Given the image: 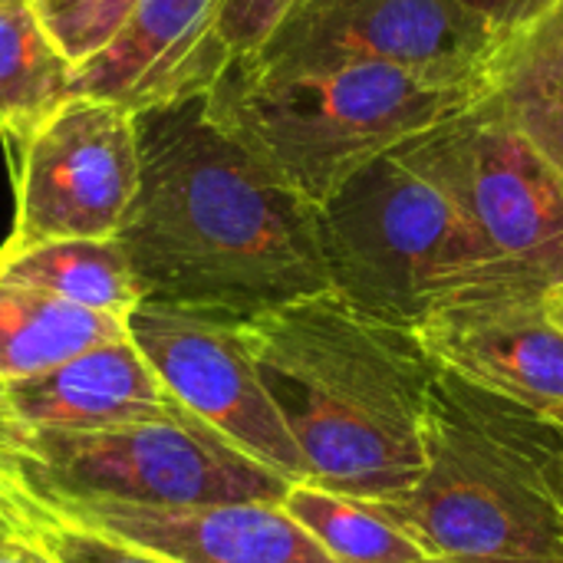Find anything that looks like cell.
Masks as SVG:
<instances>
[{
    "label": "cell",
    "instance_id": "27",
    "mask_svg": "<svg viewBox=\"0 0 563 563\" xmlns=\"http://www.w3.org/2000/svg\"><path fill=\"white\" fill-rule=\"evenodd\" d=\"M40 531L33 525H26L23 518H16L13 511L0 508V544H13V541H26L36 538Z\"/></svg>",
    "mask_w": 563,
    "mask_h": 563
},
{
    "label": "cell",
    "instance_id": "5",
    "mask_svg": "<svg viewBox=\"0 0 563 563\" xmlns=\"http://www.w3.org/2000/svg\"><path fill=\"white\" fill-rule=\"evenodd\" d=\"M317 224L330 290L383 323L419 330L452 303L534 290L396 152L363 165L317 205Z\"/></svg>",
    "mask_w": 563,
    "mask_h": 563
},
{
    "label": "cell",
    "instance_id": "30",
    "mask_svg": "<svg viewBox=\"0 0 563 563\" xmlns=\"http://www.w3.org/2000/svg\"><path fill=\"white\" fill-rule=\"evenodd\" d=\"M554 419H561L563 422V409H558V412H554Z\"/></svg>",
    "mask_w": 563,
    "mask_h": 563
},
{
    "label": "cell",
    "instance_id": "13",
    "mask_svg": "<svg viewBox=\"0 0 563 563\" xmlns=\"http://www.w3.org/2000/svg\"><path fill=\"white\" fill-rule=\"evenodd\" d=\"M43 515L162 554L172 563H336L287 511L267 501L148 511L122 505H40Z\"/></svg>",
    "mask_w": 563,
    "mask_h": 563
},
{
    "label": "cell",
    "instance_id": "1",
    "mask_svg": "<svg viewBox=\"0 0 563 563\" xmlns=\"http://www.w3.org/2000/svg\"><path fill=\"white\" fill-rule=\"evenodd\" d=\"M139 185L119 228L142 303L247 323L330 294L317 205L277 181L205 109L135 112Z\"/></svg>",
    "mask_w": 563,
    "mask_h": 563
},
{
    "label": "cell",
    "instance_id": "29",
    "mask_svg": "<svg viewBox=\"0 0 563 563\" xmlns=\"http://www.w3.org/2000/svg\"><path fill=\"white\" fill-rule=\"evenodd\" d=\"M544 303H548V313H551V320L558 323V330L563 333V280L551 284V287L544 290Z\"/></svg>",
    "mask_w": 563,
    "mask_h": 563
},
{
    "label": "cell",
    "instance_id": "21",
    "mask_svg": "<svg viewBox=\"0 0 563 563\" xmlns=\"http://www.w3.org/2000/svg\"><path fill=\"white\" fill-rule=\"evenodd\" d=\"M26 459H30V432L13 416L7 386L0 383V508L13 511L36 531L43 528V511L26 488Z\"/></svg>",
    "mask_w": 563,
    "mask_h": 563
},
{
    "label": "cell",
    "instance_id": "3",
    "mask_svg": "<svg viewBox=\"0 0 563 563\" xmlns=\"http://www.w3.org/2000/svg\"><path fill=\"white\" fill-rule=\"evenodd\" d=\"M376 508L426 558L563 561V422L435 363L426 475Z\"/></svg>",
    "mask_w": 563,
    "mask_h": 563
},
{
    "label": "cell",
    "instance_id": "22",
    "mask_svg": "<svg viewBox=\"0 0 563 563\" xmlns=\"http://www.w3.org/2000/svg\"><path fill=\"white\" fill-rule=\"evenodd\" d=\"M43 518L46 521L36 538L56 563H172L162 554L122 544V541L96 534L89 528H79V525L59 521L49 515H43Z\"/></svg>",
    "mask_w": 563,
    "mask_h": 563
},
{
    "label": "cell",
    "instance_id": "20",
    "mask_svg": "<svg viewBox=\"0 0 563 563\" xmlns=\"http://www.w3.org/2000/svg\"><path fill=\"white\" fill-rule=\"evenodd\" d=\"M294 3L297 0H221L211 23L214 49L224 56V63L257 53L277 23L294 10Z\"/></svg>",
    "mask_w": 563,
    "mask_h": 563
},
{
    "label": "cell",
    "instance_id": "6",
    "mask_svg": "<svg viewBox=\"0 0 563 563\" xmlns=\"http://www.w3.org/2000/svg\"><path fill=\"white\" fill-rule=\"evenodd\" d=\"M26 488L36 505H122L181 511L205 505H284L274 475L191 412L96 432H30Z\"/></svg>",
    "mask_w": 563,
    "mask_h": 563
},
{
    "label": "cell",
    "instance_id": "7",
    "mask_svg": "<svg viewBox=\"0 0 563 563\" xmlns=\"http://www.w3.org/2000/svg\"><path fill=\"white\" fill-rule=\"evenodd\" d=\"M396 155L432 181L534 290L563 280V172L478 99L402 142Z\"/></svg>",
    "mask_w": 563,
    "mask_h": 563
},
{
    "label": "cell",
    "instance_id": "23",
    "mask_svg": "<svg viewBox=\"0 0 563 563\" xmlns=\"http://www.w3.org/2000/svg\"><path fill=\"white\" fill-rule=\"evenodd\" d=\"M135 3L139 0H89L86 7H79L76 13H69L66 20L46 30L53 33L59 49L73 59V66H79L119 30V23L132 13Z\"/></svg>",
    "mask_w": 563,
    "mask_h": 563
},
{
    "label": "cell",
    "instance_id": "12",
    "mask_svg": "<svg viewBox=\"0 0 563 563\" xmlns=\"http://www.w3.org/2000/svg\"><path fill=\"white\" fill-rule=\"evenodd\" d=\"M221 0H139L119 30L73 69L69 96L119 102L132 112L214 86L224 56L211 43Z\"/></svg>",
    "mask_w": 563,
    "mask_h": 563
},
{
    "label": "cell",
    "instance_id": "11",
    "mask_svg": "<svg viewBox=\"0 0 563 563\" xmlns=\"http://www.w3.org/2000/svg\"><path fill=\"white\" fill-rule=\"evenodd\" d=\"M416 333L429 356L462 379L551 416L563 409V333L544 294L472 297L432 313Z\"/></svg>",
    "mask_w": 563,
    "mask_h": 563
},
{
    "label": "cell",
    "instance_id": "25",
    "mask_svg": "<svg viewBox=\"0 0 563 563\" xmlns=\"http://www.w3.org/2000/svg\"><path fill=\"white\" fill-rule=\"evenodd\" d=\"M0 563H56L49 558V551L40 544V538H26V541H13V544H0Z\"/></svg>",
    "mask_w": 563,
    "mask_h": 563
},
{
    "label": "cell",
    "instance_id": "9",
    "mask_svg": "<svg viewBox=\"0 0 563 563\" xmlns=\"http://www.w3.org/2000/svg\"><path fill=\"white\" fill-rule=\"evenodd\" d=\"M135 185V112L69 96L13 148V231L3 244L115 238Z\"/></svg>",
    "mask_w": 563,
    "mask_h": 563
},
{
    "label": "cell",
    "instance_id": "28",
    "mask_svg": "<svg viewBox=\"0 0 563 563\" xmlns=\"http://www.w3.org/2000/svg\"><path fill=\"white\" fill-rule=\"evenodd\" d=\"M416 563H563L538 561V558H488V554H445V558H422Z\"/></svg>",
    "mask_w": 563,
    "mask_h": 563
},
{
    "label": "cell",
    "instance_id": "2",
    "mask_svg": "<svg viewBox=\"0 0 563 563\" xmlns=\"http://www.w3.org/2000/svg\"><path fill=\"white\" fill-rule=\"evenodd\" d=\"M241 333L310 485L376 505L422 482L435 360L416 330L330 290L261 313Z\"/></svg>",
    "mask_w": 563,
    "mask_h": 563
},
{
    "label": "cell",
    "instance_id": "4",
    "mask_svg": "<svg viewBox=\"0 0 563 563\" xmlns=\"http://www.w3.org/2000/svg\"><path fill=\"white\" fill-rule=\"evenodd\" d=\"M478 92L379 63L287 76L228 63L205 109L277 181L323 205L363 165L465 112Z\"/></svg>",
    "mask_w": 563,
    "mask_h": 563
},
{
    "label": "cell",
    "instance_id": "10",
    "mask_svg": "<svg viewBox=\"0 0 563 563\" xmlns=\"http://www.w3.org/2000/svg\"><path fill=\"white\" fill-rule=\"evenodd\" d=\"M125 330L185 412L290 485L310 482L307 465L261 383L241 323L139 303Z\"/></svg>",
    "mask_w": 563,
    "mask_h": 563
},
{
    "label": "cell",
    "instance_id": "15",
    "mask_svg": "<svg viewBox=\"0 0 563 563\" xmlns=\"http://www.w3.org/2000/svg\"><path fill=\"white\" fill-rule=\"evenodd\" d=\"M478 102L563 172V0H541L495 36Z\"/></svg>",
    "mask_w": 563,
    "mask_h": 563
},
{
    "label": "cell",
    "instance_id": "17",
    "mask_svg": "<svg viewBox=\"0 0 563 563\" xmlns=\"http://www.w3.org/2000/svg\"><path fill=\"white\" fill-rule=\"evenodd\" d=\"M125 323L59 297L0 284V383L13 386L125 336Z\"/></svg>",
    "mask_w": 563,
    "mask_h": 563
},
{
    "label": "cell",
    "instance_id": "14",
    "mask_svg": "<svg viewBox=\"0 0 563 563\" xmlns=\"http://www.w3.org/2000/svg\"><path fill=\"white\" fill-rule=\"evenodd\" d=\"M7 396L26 432H96L181 412L129 333L7 386Z\"/></svg>",
    "mask_w": 563,
    "mask_h": 563
},
{
    "label": "cell",
    "instance_id": "26",
    "mask_svg": "<svg viewBox=\"0 0 563 563\" xmlns=\"http://www.w3.org/2000/svg\"><path fill=\"white\" fill-rule=\"evenodd\" d=\"M86 3H89V0H30V7L40 13V20H43L46 26L66 20L69 13H76V10L86 7Z\"/></svg>",
    "mask_w": 563,
    "mask_h": 563
},
{
    "label": "cell",
    "instance_id": "18",
    "mask_svg": "<svg viewBox=\"0 0 563 563\" xmlns=\"http://www.w3.org/2000/svg\"><path fill=\"white\" fill-rule=\"evenodd\" d=\"M73 69L30 0H0V135L10 148L69 99Z\"/></svg>",
    "mask_w": 563,
    "mask_h": 563
},
{
    "label": "cell",
    "instance_id": "19",
    "mask_svg": "<svg viewBox=\"0 0 563 563\" xmlns=\"http://www.w3.org/2000/svg\"><path fill=\"white\" fill-rule=\"evenodd\" d=\"M284 511L336 563H416L426 558L376 505L333 495L310 482L287 488Z\"/></svg>",
    "mask_w": 563,
    "mask_h": 563
},
{
    "label": "cell",
    "instance_id": "24",
    "mask_svg": "<svg viewBox=\"0 0 563 563\" xmlns=\"http://www.w3.org/2000/svg\"><path fill=\"white\" fill-rule=\"evenodd\" d=\"M462 7H468L475 16H482L495 33L515 26L521 16H528L541 0H459Z\"/></svg>",
    "mask_w": 563,
    "mask_h": 563
},
{
    "label": "cell",
    "instance_id": "16",
    "mask_svg": "<svg viewBox=\"0 0 563 563\" xmlns=\"http://www.w3.org/2000/svg\"><path fill=\"white\" fill-rule=\"evenodd\" d=\"M0 284L30 287L122 323L142 303L119 238H73L26 247L0 244Z\"/></svg>",
    "mask_w": 563,
    "mask_h": 563
},
{
    "label": "cell",
    "instance_id": "8",
    "mask_svg": "<svg viewBox=\"0 0 563 563\" xmlns=\"http://www.w3.org/2000/svg\"><path fill=\"white\" fill-rule=\"evenodd\" d=\"M495 36L459 0H297L257 53L231 63L261 76L379 63L482 89Z\"/></svg>",
    "mask_w": 563,
    "mask_h": 563
}]
</instances>
